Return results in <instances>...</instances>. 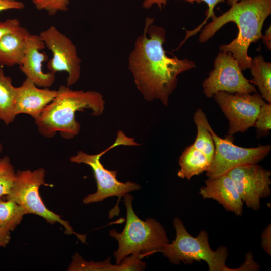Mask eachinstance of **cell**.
Segmentation results:
<instances>
[{
  "label": "cell",
  "instance_id": "6da1fadb",
  "mask_svg": "<svg viewBox=\"0 0 271 271\" xmlns=\"http://www.w3.org/2000/svg\"><path fill=\"white\" fill-rule=\"evenodd\" d=\"M153 18H146L143 33L137 39L129 55V69L137 88L145 100L158 99L167 106L177 86L178 75L196 66L188 59L166 55L163 47L165 31L153 25Z\"/></svg>",
  "mask_w": 271,
  "mask_h": 271
},
{
  "label": "cell",
  "instance_id": "7a4b0ae2",
  "mask_svg": "<svg viewBox=\"0 0 271 271\" xmlns=\"http://www.w3.org/2000/svg\"><path fill=\"white\" fill-rule=\"evenodd\" d=\"M270 14L271 0H240L205 26L199 36V41L206 42L226 23H235L239 30L237 37L219 48L222 52H230L242 71L249 69L252 59L248 54V48L251 43L261 39L263 24Z\"/></svg>",
  "mask_w": 271,
  "mask_h": 271
},
{
  "label": "cell",
  "instance_id": "3957f363",
  "mask_svg": "<svg viewBox=\"0 0 271 271\" xmlns=\"http://www.w3.org/2000/svg\"><path fill=\"white\" fill-rule=\"evenodd\" d=\"M105 101L103 95L95 91L74 90L61 85L56 96L44 109L35 120L40 134L46 138L54 137L57 132L68 140L77 136L80 125L75 113L90 109L92 115H101L104 112Z\"/></svg>",
  "mask_w": 271,
  "mask_h": 271
},
{
  "label": "cell",
  "instance_id": "277c9868",
  "mask_svg": "<svg viewBox=\"0 0 271 271\" xmlns=\"http://www.w3.org/2000/svg\"><path fill=\"white\" fill-rule=\"evenodd\" d=\"M123 197L126 208L125 227L120 233L115 229L109 231L110 236L118 243V249L113 254L118 264L132 254H140L143 258L159 252L163 245L169 243L166 232L159 222L151 217L145 221L138 217L132 207L134 197L129 193Z\"/></svg>",
  "mask_w": 271,
  "mask_h": 271
},
{
  "label": "cell",
  "instance_id": "5b68a950",
  "mask_svg": "<svg viewBox=\"0 0 271 271\" xmlns=\"http://www.w3.org/2000/svg\"><path fill=\"white\" fill-rule=\"evenodd\" d=\"M173 225L176 231V237L172 243L163 245L159 252L174 264H192L194 261H204L209 271H233L227 267L226 260L228 255L227 248L219 246L213 250L209 243L208 233L201 231L197 236L191 235L187 231L182 220L175 217Z\"/></svg>",
  "mask_w": 271,
  "mask_h": 271
},
{
  "label": "cell",
  "instance_id": "8992f818",
  "mask_svg": "<svg viewBox=\"0 0 271 271\" xmlns=\"http://www.w3.org/2000/svg\"><path fill=\"white\" fill-rule=\"evenodd\" d=\"M139 145L133 138L126 136L122 131L120 130L117 132L114 143L101 152L97 154H88L79 151L76 155L70 158L71 162L83 163L91 167L96 181V192L84 197L83 204L87 205L101 202L107 198L113 196L118 197L119 201L125 194L141 189V186L137 183L130 181L123 183L118 181L116 178L117 171L106 169L100 161L102 156L113 148L120 145L131 146Z\"/></svg>",
  "mask_w": 271,
  "mask_h": 271
},
{
  "label": "cell",
  "instance_id": "52a82bcc",
  "mask_svg": "<svg viewBox=\"0 0 271 271\" xmlns=\"http://www.w3.org/2000/svg\"><path fill=\"white\" fill-rule=\"evenodd\" d=\"M45 177V171L42 168L33 171L18 170L10 192L6 196V199L12 200L20 205L25 214L38 215L51 225L59 223L64 227L65 234H74L82 243H85L86 234L74 232L68 221L49 210L44 204L39 190L40 187L44 184Z\"/></svg>",
  "mask_w": 271,
  "mask_h": 271
},
{
  "label": "cell",
  "instance_id": "ba28073f",
  "mask_svg": "<svg viewBox=\"0 0 271 271\" xmlns=\"http://www.w3.org/2000/svg\"><path fill=\"white\" fill-rule=\"evenodd\" d=\"M200 114L203 124L212 136L215 145L213 160L206 171L208 178L220 176L241 165L257 164L269 154L270 145L244 148L235 145L229 138H220L214 131L205 113L201 108Z\"/></svg>",
  "mask_w": 271,
  "mask_h": 271
},
{
  "label": "cell",
  "instance_id": "9c48e42d",
  "mask_svg": "<svg viewBox=\"0 0 271 271\" xmlns=\"http://www.w3.org/2000/svg\"><path fill=\"white\" fill-rule=\"evenodd\" d=\"M213 97L228 120L229 136L245 132L254 126L260 107L265 102L257 92L230 93L219 91Z\"/></svg>",
  "mask_w": 271,
  "mask_h": 271
},
{
  "label": "cell",
  "instance_id": "30bf717a",
  "mask_svg": "<svg viewBox=\"0 0 271 271\" xmlns=\"http://www.w3.org/2000/svg\"><path fill=\"white\" fill-rule=\"evenodd\" d=\"M203 93L208 98L219 91L230 93L256 92L255 87L243 75L237 60L230 52H220L214 69L203 83Z\"/></svg>",
  "mask_w": 271,
  "mask_h": 271
},
{
  "label": "cell",
  "instance_id": "8fae6325",
  "mask_svg": "<svg viewBox=\"0 0 271 271\" xmlns=\"http://www.w3.org/2000/svg\"><path fill=\"white\" fill-rule=\"evenodd\" d=\"M39 36L52 53V58L47 63L52 73L65 71L68 73L67 86L75 84L81 74V59L78 56L75 45L71 40L54 26L42 31Z\"/></svg>",
  "mask_w": 271,
  "mask_h": 271
},
{
  "label": "cell",
  "instance_id": "7c38bea8",
  "mask_svg": "<svg viewBox=\"0 0 271 271\" xmlns=\"http://www.w3.org/2000/svg\"><path fill=\"white\" fill-rule=\"evenodd\" d=\"M233 180L246 206L255 211L260 209L261 199L271 194V172L257 164L236 167L227 173Z\"/></svg>",
  "mask_w": 271,
  "mask_h": 271
},
{
  "label": "cell",
  "instance_id": "4fadbf2b",
  "mask_svg": "<svg viewBox=\"0 0 271 271\" xmlns=\"http://www.w3.org/2000/svg\"><path fill=\"white\" fill-rule=\"evenodd\" d=\"M45 47L39 35L30 34L26 43L24 58L19 68L38 87L48 88L55 80V74L44 72L43 63L48 60L45 52H41Z\"/></svg>",
  "mask_w": 271,
  "mask_h": 271
},
{
  "label": "cell",
  "instance_id": "5bb4252c",
  "mask_svg": "<svg viewBox=\"0 0 271 271\" xmlns=\"http://www.w3.org/2000/svg\"><path fill=\"white\" fill-rule=\"evenodd\" d=\"M205 183L199 192L202 198L212 199L227 211L237 216L242 215L243 202L234 182L227 174L216 178H208Z\"/></svg>",
  "mask_w": 271,
  "mask_h": 271
},
{
  "label": "cell",
  "instance_id": "9a60e30c",
  "mask_svg": "<svg viewBox=\"0 0 271 271\" xmlns=\"http://www.w3.org/2000/svg\"><path fill=\"white\" fill-rule=\"evenodd\" d=\"M57 90L48 88H40L26 78L22 85L17 87L15 106L16 115L27 114L37 119L45 107L56 96Z\"/></svg>",
  "mask_w": 271,
  "mask_h": 271
},
{
  "label": "cell",
  "instance_id": "2e32d148",
  "mask_svg": "<svg viewBox=\"0 0 271 271\" xmlns=\"http://www.w3.org/2000/svg\"><path fill=\"white\" fill-rule=\"evenodd\" d=\"M30 34L20 26L0 39V66L20 65L24 57L26 43Z\"/></svg>",
  "mask_w": 271,
  "mask_h": 271
},
{
  "label": "cell",
  "instance_id": "e0dca14e",
  "mask_svg": "<svg viewBox=\"0 0 271 271\" xmlns=\"http://www.w3.org/2000/svg\"><path fill=\"white\" fill-rule=\"evenodd\" d=\"M125 257L119 264L110 263V258L101 262L86 261L78 253H76L69 266V271H141L145 269L146 263L142 261L140 254L134 253Z\"/></svg>",
  "mask_w": 271,
  "mask_h": 271
},
{
  "label": "cell",
  "instance_id": "ac0fdd59",
  "mask_svg": "<svg viewBox=\"0 0 271 271\" xmlns=\"http://www.w3.org/2000/svg\"><path fill=\"white\" fill-rule=\"evenodd\" d=\"M211 163L203 152L191 145L184 149L179 157L180 169L177 176L182 179L190 180L193 176L206 171Z\"/></svg>",
  "mask_w": 271,
  "mask_h": 271
},
{
  "label": "cell",
  "instance_id": "d6986e66",
  "mask_svg": "<svg viewBox=\"0 0 271 271\" xmlns=\"http://www.w3.org/2000/svg\"><path fill=\"white\" fill-rule=\"evenodd\" d=\"M17 87L12 84L10 77L5 75L0 66V119L6 125L12 123L17 116L15 106Z\"/></svg>",
  "mask_w": 271,
  "mask_h": 271
},
{
  "label": "cell",
  "instance_id": "ffe728a7",
  "mask_svg": "<svg viewBox=\"0 0 271 271\" xmlns=\"http://www.w3.org/2000/svg\"><path fill=\"white\" fill-rule=\"evenodd\" d=\"M249 69L253 77L251 82L258 86L263 99L271 104V63L259 55L252 59Z\"/></svg>",
  "mask_w": 271,
  "mask_h": 271
},
{
  "label": "cell",
  "instance_id": "44dd1931",
  "mask_svg": "<svg viewBox=\"0 0 271 271\" xmlns=\"http://www.w3.org/2000/svg\"><path fill=\"white\" fill-rule=\"evenodd\" d=\"M0 197V227L12 231L21 222L25 215L23 208L11 199L4 200Z\"/></svg>",
  "mask_w": 271,
  "mask_h": 271
},
{
  "label": "cell",
  "instance_id": "7402d4cb",
  "mask_svg": "<svg viewBox=\"0 0 271 271\" xmlns=\"http://www.w3.org/2000/svg\"><path fill=\"white\" fill-rule=\"evenodd\" d=\"M193 119L197 131L196 138L192 145L203 152L211 163L215 153L214 143L211 134L202 122L200 108L195 112Z\"/></svg>",
  "mask_w": 271,
  "mask_h": 271
},
{
  "label": "cell",
  "instance_id": "603a6c76",
  "mask_svg": "<svg viewBox=\"0 0 271 271\" xmlns=\"http://www.w3.org/2000/svg\"><path fill=\"white\" fill-rule=\"evenodd\" d=\"M16 172L8 156L0 158V197L6 196L10 193Z\"/></svg>",
  "mask_w": 271,
  "mask_h": 271
},
{
  "label": "cell",
  "instance_id": "cb8c5ba5",
  "mask_svg": "<svg viewBox=\"0 0 271 271\" xmlns=\"http://www.w3.org/2000/svg\"><path fill=\"white\" fill-rule=\"evenodd\" d=\"M254 125L260 135L268 134L271 128V104L264 102L260 107Z\"/></svg>",
  "mask_w": 271,
  "mask_h": 271
},
{
  "label": "cell",
  "instance_id": "d4e9b609",
  "mask_svg": "<svg viewBox=\"0 0 271 271\" xmlns=\"http://www.w3.org/2000/svg\"><path fill=\"white\" fill-rule=\"evenodd\" d=\"M38 10H44L49 15H54L59 11L68 10L69 0H32Z\"/></svg>",
  "mask_w": 271,
  "mask_h": 271
},
{
  "label": "cell",
  "instance_id": "484cf974",
  "mask_svg": "<svg viewBox=\"0 0 271 271\" xmlns=\"http://www.w3.org/2000/svg\"><path fill=\"white\" fill-rule=\"evenodd\" d=\"M190 3H193L194 2H201L203 1L205 2L208 5V9L206 12L207 17L205 20L196 28L194 29L193 30L191 31H186V34L185 37V39L183 40L182 42L180 44V45H181L185 41H186L189 37L196 34L199 31H200L201 28L203 26L205 23L207 22V20L212 17V19L214 18L216 16L215 15L214 10V8L216 5L220 3L225 2V0H185Z\"/></svg>",
  "mask_w": 271,
  "mask_h": 271
},
{
  "label": "cell",
  "instance_id": "4316f807",
  "mask_svg": "<svg viewBox=\"0 0 271 271\" xmlns=\"http://www.w3.org/2000/svg\"><path fill=\"white\" fill-rule=\"evenodd\" d=\"M20 26V21L15 18L0 21V39L5 35L13 32Z\"/></svg>",
  "mask_w": 271,
  "mask_h": 271
},
{
  "label": "cell",
  "instance_id": "83f0119b",
  "mask_svg": "<svg viewBox=\"0 0 271 271\" xmlns=\"http://www.w3.org/2000/svg\"><path fill=\"white\" fill-rule=\"evenodd\" d=\"M261 245L264 251L270 255L271 254V225L270 224L264 229L261 235Z\"/></svg>",
  "mask_w": 271,
  "mask_h": 271
},
{
  "label": "cell",
  "instance_id": "f1b7e54d",
  "mask_svg": "<svg viewBox=\"0 0 271 271\" xmlns=\"http://www.w3.org/2000/svg\"><path fill=\"white\" fill-rule=\"evenodd\" d=\"M24 7L23 2L17 0H0V12L11 9L21 10Z\"/></svg>",
  "mask_w": 271,
  "mask_h": 271
},
{
  "label": "cell",
  "instance_id": "f546056e",
  "mask_svg": "<svg viewBox=\"0 0 271 271\" xmlns=\"http://www.w3.org/2000/svg\"><path fill=\"white\" fill-rule=\"evenodd\" d=\"M10 232L0 227V247H6L10 242Z\"/></svg>",
  "mask_w": 271,
  "mask_h": 271
},
{
  "label": "cell",
  "instance_id": "4dcf8cb0",
  "mask_svg": "<svg viewBox=\"0 0 271 271\" xmlns=\"http://www.w3.org/2000/svg\"><path fill=\"white\" fill-rule=\"evenodd\" d=\"M167 0H144L143 6L144 8L148 9L153 5L157 4L159 8L166 4Z\"/></svg>",
  "mask_w": 271,
  "mask_h": 271
},
{
  "label": "cell",
  "instance_id": "1f68e13d",
  "mask_svg": "<svg viewBox=\"0 0 271 271\" xmlns=\"http://www.w3.org/2000/svg\"><path fill=\"white\" fill-rule=\"evenodd\" d=\"M261 39H263L264 43L267 48L271 49V30L269 27L265 32V35L262 36Z\"/></svg>",
  "mask_w": 271,
  "mask_h": 271
},
{
  "label": "cell",
  "instance_id": "d6a6232c",
  "mask_svg": "<svg viewBox=\"0 0 271 271\" xmlns=\"http://www.w3.org/2000/svg\"><path fill=\"white\" fill-rule=\"evenodd\" d=\"M240 0H227V3L228 5L231 6L233 4L237 3Z\"/></svg>",
  "mask_w": 271,
  "mask_h": 271
},
{
  "label": "cell",
  "instance_id": "836d02e7",
  "mask_svg": "<svg viewBox=\"0 0 271 271\" xmlns=\"http://www.w3.org/2000/svg\"><path fill=\"white\" fill-rule=\"evenodd\" d=\"M3 150V146L2 145L1 143L0 142V152H1Z\"/></svg>",
  "mask_w": 271,
  "mask_h": 271
}]
</instances>
